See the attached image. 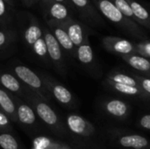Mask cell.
Wrapping results in <instances>:
<instances>
[{"label": "cell", "instance_id": "cell-1", "mask_svg": "<svg viewBox=\"0 0 150 149\" xmlns=\"http://www.w3.org/2000/svg\"><path fill=\"white\" fill-rule=\"evenodd\" d=\"M14 25L18 31L19 40L27 51L40 61L49 65L47 46L43 34V23L32 12L16 11Z\"/></svg>", "mask_w": 150, "mask_h": 149}, {"label": "cell", "instance_id": "cell-2", "mask_svg": "<svg viewBox=\"0 0 150 149\" xmlns=\"http://www.w3.org/2000/svg\"><path fill=\"white\" fill-rule=\"evenodd\" d=\"M99 13L121 30L136 38H144L145 33L138 24L126 18L110 0H91Z\"/></svg>", "mask_w": 150, "mask_h": 149}, {"label": "cell", "instance_id": "cell-3", "mask_svg": "<svg viewBox=\"0 0 150 149\" xmlns=\"http://www.w3.org/2000/svg\"><path fill=\"white\" fill-rule=\"evenodd\" d=\"M34 110L38 119L48 128L54 132H60L62 130L60 119L56 112L48 105V101L43 99L34 91L26 88V94L24 98Z\"/></svg>", "mask_w": 150, "mask_h": 149}, {"label": "cell", "instance_id": "cell-4", "mask_svg": "<svg viewBox=\"0 0 150 149\" xmlns=\"http://www.w3.org/2000/svg\"><path fill=\"white\" fill-rule=\"evenodd\" d=\"M11 73L29 90L37 93L43 99L49 101L51 94L47 90L43 79L39 73L33 71L29 67L22 63H13L10 65Z\"/></svg>", "mask_w": 150, "mask_h": 149}, {"label": "cell", "instance_id": "cell-5", "mask_svg": "<svg viewBox=\"0 0 150 149\" xmlns=\"http://www.w3.org/2000/svg\"><path fill=\"white\" fill-rule=\"evenodd\" d=\"M43 34L50 63L53 65L54 69L57 70V72L61 74L64 73L65 63L63 57V50L45 23H43Z\"/></svg>", "mask_w": 150, "mask_h": 149}, {"label": "cell", "instance_id": "cell-6", "mask_svg": "<svg viewBox=\"0 0 150 149\" xmlns=\"http://www.w3.org/2000/svg\"><path fill=\"white\" fill-rule=\"evenodd\" d=\"M43 14L45 20H54L58 22H65L73 18L74 11L62 3L53 0H40L37 4Z\"/></svg>", "mask_w": 150, "mask_h": 149}, {"label": "cell", "instance_id": "cell-7", "mask_svg": "<svg viewBox=\"0 0 150 149\" xmlns=\"http://www.w3.org/2000/svg\"><path fill=\"white\" fill-rule=\"evenodd\" d=\"M12 98L16 104L18 124L26 128L28 132L38 131V117L33 108L24 99L12 94Z\"/></svg>", "mask_w": 150, "mask_h": 149}, {"label": "cell", "instance_id": "cell-8", "mask_svg": "<svg viewBox=\"0 0 150 149\" xmlns=\"http://www.w3.org/2000/svg\"><path fill=\"white\" fill-rule=\"evenodd\" d=\"M80 18L91 26L105 25L102 15L94 6L91 0H70Z\"/></svg>", "mask_w": 150, "mask_h": 149}, {"label": "cell", "instance_id": "cell-9", "mask_svg": "<svg viewBox=\"0 0 150 149\" xmlns=\"http://www.w3.org/2000/svg\"><path fill=\"white\" fill-rule=\"evenodd\" d=\"M39 74L43 79L51 96L54 97L56 101L63 105H70L72 104L73 96L66 87H64L62 84L59 83L53 77L45 73L39 72Z\"/></svg>", "mask_w": 150, "mask_h": 149}, {"label": "cell", "instance_id": "cell-10", "mask_svg": "<svg viewBox=\"0 0 150 149\" xmlns=\"http://www.w3.org/2000/svg\"><path fill=\"white\" fill-rule=\"evenodd\" d=\"M45 24L49 28L56 40L58 41L59 45L62 48V50L67 53L70 56H74L76 53V47L74 46L73 42L71 41L69 36L68 35L65 28L62 26L61 22L54 21V20H45Z\"/></svg>", "mask_w": 150, "mask_h": 149}, {"label": "cell", "instance_id": "cell-11", "mask_svg": "<svg viewBox=\"0 0 150 149\" xmlns=\"http://www.w3.org/2000/svg\"><path fill=\"white\" fill-rule=\"evenodd\" d=\"M62 25L65 28L68 35L69 36L71 41L76 47H78L83 43L88 40L86 27L83 22L71 18L67 21L62 22Z\"/></svg>", "mask_w": 150, "mask_h": 149}, {"label": "cell", "instance_id": "cell-12", "mask_svg": "<svg viewBox=\"0 0 150 149\" xmlns=\"http://www.w3.org/2000/svg\"><path fill=\"white\" fill-rule=\"evenodd\" d=\"M0 86L8 92L24 99L26 94V87L11 72L0 68Z\"/></svg>", "mask_w": 150, "mask_h": 149}, {"label": "cell", "instance_id": "cell-13", "mask_svg": "<svg viewBox=\"0 0 150 149\" xmlns=\"http://www.w3.org/2000/svg\"><path fill=\"white\" fill-rule=\"evenodd\" d=\"M103 44L109 51L120 54L122 56L136 53L135 46L131 41L125 39L109 36L103 39Z\"/></svg>", "mask_w": 150, "mask_h": 149}, {"label": "cell", "instance_id": "cell-14", "mask_svg": "<svg viewBox=\"0 0 150 149\" xmlns=\"http://www.w3.org/2000/svg\"><path fill=\"white\" fill-rule=\"evenodd\" d=\"M19 40L15 25L0 27V54L12 49Z\"/></svg>", "mask_w": 150, "mask_h": 149}, {"label": "cell", "instance_id": "cell-15", "mask_svg": "<svg viewBox=\"0 0 150 149\" xmlns=\"http://www.w3.org/2000/svg\"><path fill=\"white\" fill-rule=\"evenodd\" d=\"M0 111L6 114L11 122L18 124L16 104L12 98V94L0 86Z\"/></svg>", "mask_w": 150, "mask_h": 149}, {"label": "cell", "instance_id": "cell-16", "mask_svg": "<svg viewBox=\"0 0 150 149\" xmlns=\"http://www.w3.org/2000/svg\"><path fill=\"white\" fill-rule=\"evenodd\" d=\"M67 126L69 129L77 135H89V123L81 116L71 114L67 118Z\"/></svg>", "mask_w": 150, "mask_h": 149}, {"label": "cell", "instance_id": "cell-17", "mask_svg": "<svg viewBox=\"0 0 150 149\" xmlns=\"http://www.w3.org/2000/svg\"><path fill=\"white\" fill-rule=\"evenodd\" d=\"M134 14L137 24L150 29V12L135 0H127Z\"/></svg>", "mask_w": 150, "mask_h": 149}, {"label": "cell", "instance_id": "cell-18", "mask_svg": "<svg viewBox=\"0 0 150 149\" xmlns=\"http://www.w3.org/2000/svg\"><path fill=\"white\" fill-rule=\"evenodd\" d=\"M120 143L124 148L134 149H142L146 148L149 145V141L141 135L132 134V135H126L120 138Z\"/></svg>", "mask_w": 150, "mask_h": 149}, {"label": "cell", "instance_id": "cell-19", "mask_svg": "<svg viewBox=\"0 0 150 149\" xmlns=\"http://www.w3.org/2000/svg\"><path fill=\"white\" fill-rule=\"evenodd\" d=\"M123 59L134 69L139 71H149L150 70V61L147 58L138 54H129L122 56Z\"/></svg>", "mask_w": 150, "mask_h": 149}, {"label": "cell", "instance_id": "cell-20", "mask_svg": "<svg viewBox=\"0 0 150 149\" xmlns=\"http://www.w3.org/2000/svg\"><path fill=\"white\" fill-rule=\"evenodd\" d=\"M16 10L10 7L4 0H0V27L14 25Z\"/></svg>", "mask_w": 150, "mask_h": 149}, {"label": "cell", "instance_id": "cell-21", "mask_svg": "<svg viewBox=\"0 0 150 149\" xmlns=\"http://www.w3.org/2000/svg\"><path fill=\"white\" fill-rule=\"evenodd\" d=\"M76 55L78 61L83 64H90L93 61V59H94L93 50L91 45L89 44L88 40L83 43L78 47H76Z\"/></svg>", "mask_w": 150, "mask_h": 149}, {"label": "cell", "instance_id": "cell-22", "mask_svg": "<svg viewBox=\"0 0 150 149\" xmlns=\"http://www.w3.org/2000/svg\"><path fill=\"white\" fill-rule=\"evenodd\" d=\"M106 111L112 116L123 117L127 112V105L121 100L113 99L109 101L105 105Z\"/></svg>", "mask_w": 150, "mask_h": 149}, {"label": "cell", "instance_id": "cell-23", "mask_svg": "<svg viewBox=\"0 0 150 149\" xmlns=\"http://www.w3.org/2000/svg\"><path fill=\"white\" fill-rule=\"evenodd\" d=\"M0 148L2 149H22L18 141L11 133H0Z\"/></svg>", "mask_w": 150, "mask_h": 149}, {"label": "cell", "instance_id": "cell-24", "mask_svg": "<svg viewBox=\"0 0 150 149\" xmlns=\"http://www.w3.org/2000/svg\"><path fill=\"white\" fill-rule=\"evenodd\" d=\"M118 9L119 11L128 19L135 22L137 24L136 18L134 17V14L127 0H110Z\"/></svg>", "mask_w": 150, "mask_h": 149}, {"label": "cell", "instance_id": "cell-25", "mask_svg": "<svg viewBox=\"0 0 150 149\" xmlns=\"http://www.w3.org/2000/svg\"><path fill=\"white\" fill-rule=\"evenodd\" d=\"M110 79L115 83H120L125 85H129L133 87H137V82L131 76L124 74H116L110 77Z\"/></svg>", "mask_w": 150, "mask_h": 149}, {"label": "cell", "instance_id": "cell-26", "mask_svg": "<svg viewBox=\"0 0 150 149\" xmlns=\"http://www.w3.org/2000/svg\"><path fill=\"white\" fill-rule=\"evenodd\" d=\"M112 86L116 90H118L123 94H126V95L134 96V95L140 94V90L138 89V87H133V86L120 84V83H113Z\"/></svg>", "mask_w": 150, "mask_h": 149}, {"label": "cell", "instance_id": "cell-27", "mask_svg": "<svg viewBox=\"0 0 150 149\" xmlns=\"http://www.w3.org/2000/svg\"><path fill=\"white\" fill-rule=\"evenodd\" d=\"M10 118L0 111V133H12L13 127Z\"/></svg>", "mask_w": 150, "mask_h": 149}, {"label": "cell", "instance_id": "cell-28", "mask_svg": "<svg viewBox=\"0 0 150 149\" xmlns=\"http://www.w3.org/2000/svg\"><path fill=\"white\" fill-rule=\"evenodd\" d=\"M136 53L142 54L144 57H150V42H142L135 45Z\"/></svg>", "mask_w": 150, "mask_h": 149}, {"label": "cell", "instance_id": "cell-29", "mask_svg": "<svg viewBox=\"0 0 150 149\" xmlns=\"http://www.w3.org/2000/svg\"><path fill=\"white\" fill-rule=\"evenodd\" d=\"M140 123H141V126L143 128L150 130V115H145V116H143L141 119Z\"/></svg>", "mask_w": 150, "mask_h": 149}, {"label": "cell", "instance_id": "cell-30", "mask_svg": "<svg viewBox=\"0 0 150 149\" xmlns=\"http://www.w3.org/2000/svg\"><path fill=\"white\" fill-rule=\"evenodd\" d=\"M141 85L145 91L150 94V79L149 78H141Z\"/></svg>", "mask_w": 150, "mask_h": 149}, {"label": "cell", "instance_id": "cell-31", "mask_svg": "<svg viewBox=\"0 0 150 149\" xmlns=\"http://www.w3.org/2000/svg\"><path fill=\"white\" fill-rule=\"evenodd\" d=\"M20 1H21V3H22V4L24 6H25L27 8H30L33 5L37 4L40 0H20Z\"/></svg>", "mask_w": 150, "mask_h": 149}, {"label": "cell", "instance_id": "cell-32", "mask_svg": "<svg viewBox=\"0 0 150 149\" xmlns=\"http://www.w3.org/2000/svg\"><path fill=\"white\" fill-rule=\"evenodd\" d=\"M53 1H55V2H58V3H62V4H65L66 6H68L70 10H72L74 12H76V9H75V7L73 6V4H72V3L70 2V0H53Z\"/></svg>", "mask_w": 150, "mask_h": 149}, {"label": "cell", "instance_id": "cell-33", "mask_svg": "<svg viewBox=\"0 0 150 149\" xmlns=\"http://www.w3.org/2000/svg\"><path fill=\"white\" fill-rule=\"evenodd\" d=\"M10 7H11L12 9L15 10V6H16V4H17V1L18 0H4Z\"/></svg>", "mask_w": 150, "mask_h": 149}]
</instances>
